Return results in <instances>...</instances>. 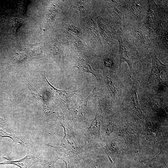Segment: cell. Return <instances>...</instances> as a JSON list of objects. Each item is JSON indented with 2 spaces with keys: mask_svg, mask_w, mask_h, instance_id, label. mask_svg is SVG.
Returning <instances> with one entry per match:
<instances>
[{
  "mask_svg": "<svg viewBox=\"0 0 168 168\" xmlns=\"http://www.w3.org/2000/svg\"><path fill=\"white\" fill-rule=\"evenodd\" d=\"M63 128L64 135L61 141L60 145L55 147L48 145L62 152L69 155L72 158L76 159L78 158L83 150L78 145L74 133L71 128L65 124L61 125Z\"/></svg>",
  "mask_w": 168,
  "mask_h": 168,
  "instance_id": "6da1fadb",
  "label": "cell"
},
{
  "mask_svg": "<svg viewBox=\"0 0 168 168\" xmlns=\"http://www.w3.org/2000/svg\"><path fill=\"white\" fill-rule=\"evenodd\" d=\"M142 129L135 122L124 121L119 125V136L122 137L128 146L137 150L140 148L139 136Z\"/></svg>",
  "mask_w": 168,
  "mask_h": 168,
  "instance_id": "7a4b0ae2",
  "label": "cell"
},
{
  "mask_svg": "<svg viewBox=\"0 0 168 168\" xmlns=\"http://www.w3.org/2000/svg\"><path fill=\"white\" fill-rule=\"evenodd\" d=\"M146 124L143 133L147 141L152 144L161 143L163 138V132L160 123L155 119L147 117Z\"/></svg>",
  "mask_w": 168,
  "mask_h": 168,
  "instance_id": "3957f363",
  "label": "cell"
},
{
  "mask_svg": "<svg viewBox=\"0 0 168 168\" xmlns=\"http://www.w3.org/2000/svg\"><path fill=\"white\" fill-rule=\"evenodd\" d=\"M103 117L100 105L99 104L98 110L90 127L85 129L84 133L88 140L97 142L104 148L101 135V128L103 122Z\"/></svg>",
  "mask_w": 168,
  "mask_h": 168,
  "instance_id": "277c9868",
  "label": "cell"
},
{
  "mask_svg": "<svg viewBox=\"0 0 168 168\" xmlns=\"http://www.w3.org/2000/svg\"><path fill=\"white\" fill-rule=\"evenodd\" d=\"M138 86L135 81L133 82L132 89L127 90L124 100L123 110L132 112L139 118L142 119L143 114L141 110L137 95Z\"/></svg>",
  "mask_w": 168,
  "mask_h": 168,
  "instance_id": "5b68a950",
  "label": "cell"
},
{
  "mask_svg": "<svg viewBox=\"0 0 168 168\" xmlns=\"http://www.w3.org/2000/svg\"><path fill=\"white\" fill-rule=\"evenodd\" d=\"M118 39L119 46V69L121 70V63L125 62L128 65L131 72L132 73L134 72L132 60L136 59L141 61L140 58L138 54L135 52L134 49H130L128 43L123 42L120 36L118 37Z\"/></svg>",
  "mask_w": 168,
  "mask_h": 168,
  "instance_id": "8992f818",
  "label": "cell"
},
{
  "mask_svg": "<svg viewBox=\"0 0 168 168\" xmlns=\"http://www.w3.org/2000/svg\"><path fill=\"white\" fill-rule=\"evenodd\" d=\"M3 158L6 160L0 162V165L12 164L17 166L20 168H30L34 163L42 161L36 152L30 149H28L26 156L21 159L11 161L6 157H4Z\"/></svg>",
  "mask_w": 168,
  "mask_h": 168,
  "instance_id": "52a82bcc",
  "label": "cell"
},
{
  "mask_svg": "<svg viewBox=\"0 0 168 168\" xmlns=\"http://www.w3.org/2000/svg\"><path fill=\"white\" fill-rule=\"evenodd\" d=\"M117 138L110 140L107 142L104 148L111 163L112 161L111 157H115L123 154L124 152V149Z\"/></svg>",
  "mask_w": 168,
  "mask_h": 168,
  "instance_id": "ba28073f",
  "label": "cell"
},
{
  "mask_svg": "<svg viewBox=\"0 0 168 168\" xmlns=\"http://www.w3.org/2000/svg\"><path fill=\"white\" fill-rule=\"evenodd\" d=\"M150 54L152 61V67L151 74L148 80L151 78H154L157 81L163 82L160 77L161 74L163 71L167 68L168 65L161 63L155 53H150Z\"/></svg>",
  "mask_w": 168,
  "mask_h": 168,
  "instance_id": "9c48e42d",
  "label": "cell"
},
{
  "mask_svg": "<svg viewBox=\"0 0 168 168\" xmlns=\"http://www.w3.org/2000/svg\"><path fill=\"white\" fill-rule=\"evenodd\" d=\"M141 168H168V166L160 157V153H159L155 158H146L142 160Z\"/></svg>",
  "mask_w": 168,
  "mask_h": 168,
  "instance_id": "30bf717a",
  "label": "cell"
},
{
  "mask_svg": "<svg viewBox=\"0 0 168 168\" xmlns=\"http://www.w3.org/2000/svg\"><path fill=\"white\" fill-rule=\"evenodd\" d=\"M41 46L37 44H31L24 49L29 59L39 58L42 52Z\"/></svg>",
  "mask_w": 168,
  "mask_h": 168,
  "instance_id": "8fae6325",
  "label": "cell"
},
{
  "mask_svg": "<svg viewBox=\"0 0 168 168\" xmlns=\"http://www.w3.org/2000/svg\"><path fill=\"white\" fill-rule=\"evenodd\" d=\"M5 137L10 138L14 142L20 144L21 146H26L25 143L19 137L14 134L9 133L0 128V140Z\"/></svg>",
  "mask_w": 168,
  "mask_h": 168,
  "instance_id": "7c38bea8",
  "label": "cell"
},
{
  "mask_svg": "<svg viewBox=\"0 0 168 168\" xmlns=\"http://www.w3.org/2000/svg\"><path fill=\"white\" fill-rule=\"evenodd\" d=\"M94 91L91 94L85 99L83 100H79L74 106L73 111L74 113L77 114L79 113L82 112V110H84L86 108L87 105L88 100L90 96H92L93 95Z\"/></svg>",
  "mask_w": 168,
  "mask_h": 168,
  "instance_id": "4fadbf2b",
  "label": "cell"
},
{
  "mask_svg": "<svg viewBox=\"0 0 168 168\" xmlns=\"http://www.w3.org/2000/svg\"><path fill=\"white\" fill-rule=\"evenodd\" d=\"M76 67L82 71L92 73L95 77H96L91 66L88 63L86 62L79 63L77 64Z\"/></svg>",
  "mask_w": 168,
  "mask_h": 168,
  "instance_id": "5bb4252c",
  "label": "cell"
},
{
  "mask_svg": "<svg viewBox=\"0 0 168 168\" xmlns=\"http://www.w3.org/2000/svg\"><path fill=\"white\" fill-rule=\"evenodd\" d=\"M13 30L15 34L16 33V31L18 28L21 26L25 24V21L21 19L14 18L12 20Z\"/></svg>",
  "mask_w": 168,
  "mask_h": 168,
  "instance_id": "9a60e30c",
  "label": "cell"
},
{
  "mask_svg": "<svg viewBox=\"0 0 168 168\" xmlns=\"http://www.w3.org/2000/svg\"><path fill=\"white\" fill-rule=\"evenodd\" d=\"M58 159L56 158L48 160L42 163L39 168H54V164Z\"/></svg>",
  "mask_w": 168,
  "mask_h": 168,
  "instance_id": "2e32d148",
  "label": "cell"
},
{
  "mask_svg": "<svg viewBox=\"0 0 168 168\" xmlns=\"http://www.w3.org/2000/svg\"><path fill=\"white\" fill-rule=\"evenodd\" d=\"M107 83L109 88L114 95H115V93L116 92V89L114 84V82L112 79L109 77H107Z\"/></svg>",
  "mask_w": 168,
  "mask_h": 168,
  "instance_id": "e0dca14e",
  "label": "cell"
},
{
  "mask_svg": "<svg viewBox=\"0 0 168 168\" xmlns=\"http://www.w3.org/2000/svg\"><path fill=\"white\" fill-rule=\"evenodd\" d=\"M0 128L11 133L9 132L10 130L8 128L4 118H0Z\"/></svg>",
  "mask_w": 168,
  "mask_h": 168,
  "instance_id": "ac0fdd59",
  "label": "cell"
},
{
  "mask_svg": "<svg viewBox=\"0 0 168 168\" xmlns=\"http://www.w3.org/2000/svg\"><path fill=\"white\" fill-rule=\"evenodd\" d=\"M53 52L54 55L57 58H59L60 57L61 54L59 47L57 46H55L53 48Z\"/></svg>",
  "mask_w": 168,
  "mask_h": 168,
  "instance_id": "d6986e66",
  "label": "cell"
},
{
  "mask_svg": "<svg viewBox=\"0 0 168 168\" xmlns=\"http://www.w3.org/2000/svg\"><path fill=\"white\" fill-rule=\"evenodd\" d=\"M55 12L53 10H51L49 13L48 16L49 20L51 21L53 20L56 15Z\"/></svg>",
  "mask_w": 168,
  "mask_h": 168,
  "instance_id": "ffe728a7",
  "label": "cell"
},
{
  "mask_svg": "<svg viewBox=\"0 0 168 168\" xmlns=\"http://www.w3.org/2000/svg\"><path fill=\"white\" fill-rule=\"evenodd\" d=\"M91 168H99L98 165L94 164L93 163L91 164Z\"/></svg>",
  "mask_w": 168,
  "mask_h": 168,
  "instance_id": "44dd1931",
  "label": "cell"
},
{
  "mask_svg": "<svg viewBox=\"0 0 168 168\" xmlns=\"http://www.w3.org/2000/svg\"></svg>",
  "mask_w": 168,
  "mask_h": 168,
  "instance_id": "7402d4cb",
  "label": "cell"
}]
</instances>
